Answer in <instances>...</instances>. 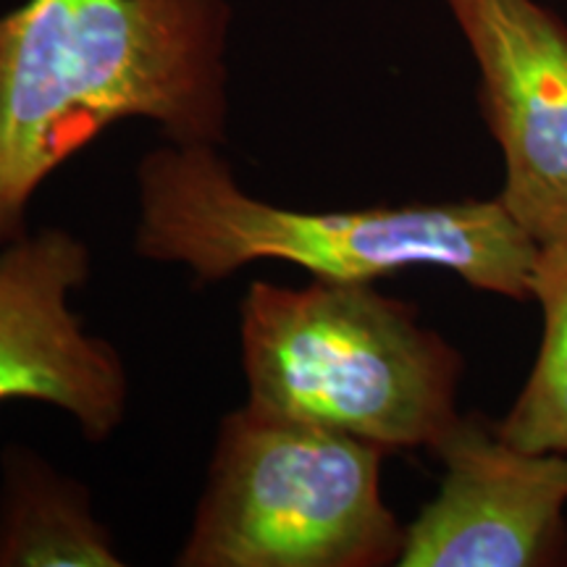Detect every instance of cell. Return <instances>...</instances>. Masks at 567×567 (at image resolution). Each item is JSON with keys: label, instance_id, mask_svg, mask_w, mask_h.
<instances>
[{"label": "cell", "instance_id": "obj_1", "mask_svg": "<svg viewBox=\"0 0 567 567\" xmlns=\"http://www.w3.org/2000/svg\"><path fill=\"white\" fill-rule=\"evenodd\" d=\"M229 27L226 0H27L3 13L0 243L111 124L147 118L176 145H224Z\"/></svg>", "mask_w": 567, "mask_h": 567}, {"label": "cell", "instance_id": "obj_2", "mask_svg": "<svg viewBox=\"0 0 567 567\" xmlns=\"http://www.w3.org/2000/svg\"><path fill=\"white\" fill-rule=\"evenodd\" d=\"M142 258L189 268L200 284L258 260L316 279L373 281L402 268H444L481 292L530 300L538 245L499 197L365 210H292L252 197L210 145L151 151L137 168Z\"/></svg>", "mask_w": 567, "mask_h": 567}, {"label": "cell", "instance_id": "obj_3", "mask_svg": "<svg viewBox=\"0 0 567 567\" xmlns=\"http://www.w3.org/2000/svg\"><path fill=\"white\" fill-rule=\"evenodd\" d=\"M239 316L247 405L386 452H434L457 423L460 352L371 281H255Z\"/></svg>", "mask_w": 567, "mask_h": 567}, {"label": "cell", "instance_id": "obj_4", "mask_svg": "<svg viewBox=\"0 0 567 567\" xmlns=\"http://www.w3.org/2000/svg\"><path fill=\"white\" fill-rule=\"evenodd\" d=\"M386 450L247 405L224 417L182 567L396 565L405 528L381 496Z\"/></svg>", "mask_w": 567, "mask_h": 567}, {"label": "cell", "instance_id": "obj_5", "mask_svg": "<svg viewBox=\"0 0 567 567\" xmlns=\"http://www.w3.org/2000/svg\"><path fill=\"white\" fill-rule=\"evenodd\" d=\"M505 158L499 200L538 247L567 239V27L538 0H442Z\"/></svg>", "mask_w": 567, "mask_h": 567}, {"label": "cell", "instance_id": "obj_6", "mask_svg": "<svg viewBox=\"0 0 567 567\" xmlns=\"http://www.w3.org/2000/svg\"><path fill=\"white\" fill-rule=\"evenodd\" d=\"M444 478L405 528L400 567H547L567 563V457L509 444L460 415L434 446Z\"/></svg>", "mask_w": 567, "mask_h": 567}, {"label": "cell", "instance_id": "obj_7", "mask_svg": "<svg viewBox=\"0 0 567 567\" xmlns=\"http://www.w3.org/2000/svg\"><path fill=\"white\" fill-rule=\"evenodd\" d=\"M87 274V247L63 229L19 234L3 245L0 402H48L103 442L124 421L126 373L118 352L90 337L69 308Z\"/></svg>", "mask_w": 567, "mask_h": 567}, {"label": "cell", "instance_id": "obj_8", "mask_svg": "<svg viewBox=\"0 0 567 567\" xmlns=\"http://www.w3.org/2000/svg\"><path fill=\"white\" fill-rule=\"evenodd\" d=\"M109 530L80 484L63 478L32 450L3 452L0 567H118Z\"/></svg>", "mask_w": 567, "mask_h": 567}, {"label": "cell", "instance_id": "obj_9", "mask_svg": "<svg viewBox=\"0 0 567 567\" xmlns=\"http://www.w3.org/2000/svg\"><path fill=\"white\" fill-rule=\"evenodd\" d=\"M530 300L542 308V344L528 381L496 431L520 450L567 457V239L538 247Z\"/></svg>", "mask_w": 567, "mask_h": 567}]
</instances>
